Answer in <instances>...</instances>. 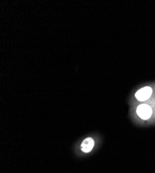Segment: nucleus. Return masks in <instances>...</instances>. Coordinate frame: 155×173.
<instances>
[{"mask_svg": "<svg viewBox=\"0 0 155 173\" xmlns=\"http://www.w3.org/2000/svg\"><path fill=\"white\" fill-rule=\"evenodd\" d=\"M137 114H138L140 118L144 120H147L150 118L153 113L152 108L149 105L146 104H142L139 105L136 110Z\"/></svg>", "mask_w": 155, "mask_h": 173, "instance_id": "nucleus-1", "label": "nucleus"}, {"mask_svg": "<svg viewBox=\"0 0 155 173\" xmlns=\"http://www.w3.org/2000/svg\"><path fill=\"white\" fill-rule=\"evenodd\" d=\"M153 93L152 88L150 87H145L142 89H139L138 92L136 93V98L140 101H147L148 99L150 98V97Z\"/></svg>", "mask_w": 155, "mask_h": 173, "instance_id": "nucleus-2", "label": "nucleus"}, {"mask_svg": "<svg viewBox=\"0 0 155 173\" xmlns=\"http://www.w3.org/2000/svg\"><path fill=\"white\" fill-rule=\"evenodd\" d=\"M95 142L92 138H87V139H84L82 143H81V148L82 152L85 153H88L92 150V149L94 147Z\"/></svg>", "mask_w": 155, "mask_h": 173, "instance_id": "nucleus-3", "label": "nucleus"}]
</instances>
